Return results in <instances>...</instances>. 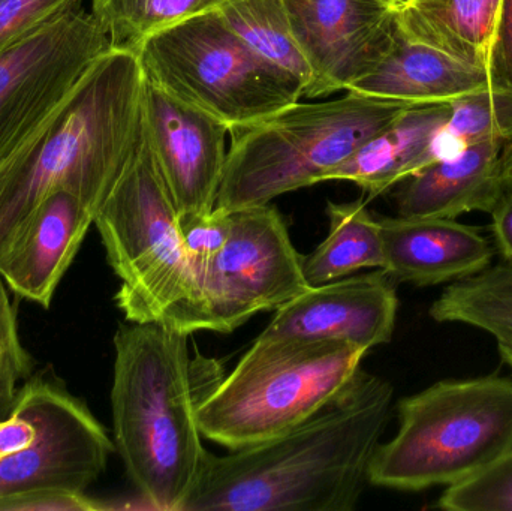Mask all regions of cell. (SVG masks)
Returning <instances> with one entry per match:
<instances>
[{"label":"cell","mask_w":512,"mask_h":511,"mask_svg":"<svg viewBox=\"0 0 512 511\" xmlns=\"http://www.w3.org/2000/svg\"><path fill=\"white\" fill-rule=\"evenodd\" d=\"M384 270L417 287L447 284L490 267L489 240L469 225L445 218H382Z\"/></svg>","instance_id":"cell-16"},{"label":"cell","mask_w":512,"mask_h":511,"mask_svg":"<svg viewBox=\"0 0 512 511\" xmlns=\"http://www.w3.org/2000/svg\"><path fill=\"white\" fill-rule=\"evenodd\" d=\"M101 504L86 494L68 491H39L20 495L0 503V511H93Z\"/></svg>","instance_id":"cell-29"},{"label":"cell","mask_w":512,"mask_h":511,"mask_svg":"<svg viewBox=\"0 0 512 511\" xmlns=\"http://www.w3.org/2000/svg\"><path fill=\"white\" fill-rule=\"evenodd\" d=\"M230 213V234L207 269L180 332L231 333L259 312L277 311L310 287L288 227L270 204Z\"/></svg>","instance_id":"cell-9"},{"label":"cell","mask_w":512,"mask_h":511,"mask_svg":"<svg viewBox=\"0 0 512 511\" xmlns=\"http://www.w3.org/2000/svg\"><path fill=\"white\" fill-rule=\"evenodd\" d=\"M495 83L490 69L411 41L399 30L396 44L378 68L349 90L414 105L451 104Z\"/></svg>","instance_id":"cell-18"},{"label":"cell","mask_w":512,"mask_h":511,"mask_svg":"<svg viewBox=\"0 0 512 511\" xmlns=\"http://www.w3.org/2000/svg\"><path fill=\"white\" fill-rule=\"evenodd\" d=\"M93 221V213L72 192L60 189L47 195L21 222L0 255V276L9 290L50 308Z\"/></svg>","instance_id":"cell-15"},{"label":"cell","mask_w":512,"mask_h":511,"mask_svg":"<svg viewBox=\"0 0 512 511\" xmlns=\"http://www.w3.org/2000/svg\"><path fill=\"white\" fill-rule=\"evenodd\" d=\"M493 234L504 263L512 264V189H507L492 210Z\"/></svg>","instance_id":"cell-31"},{"label":"cell","mask_w":512,"mask_h":511,"mask_svg":"<svg viewBox=\"0 0 512 511\" xmlns=\"http://www.w3.org/2000/svg\"><path fill=\"white\" fill-rule=\"evenodd\" d=\"M366 354L345 342L258 336L201 402V432L228 450L277 437L340 398Z\"/></svg>","instance_id":"cell-6"},{"label":"cell","mask_w":512,"mask_h":511,"mask_svg":"<svg viewBox=\"0 0 512 511\" xmlns=\"http://www.w3.org/2000/svg\"><path fill=\"white\" fill-rule=\"evenodd\" d=\"M14 411L30 420L35 435L29 446L0 459V503L39 491L86 494L107 470L113 441L53 369L33 372Z\"/></svg>","instance_id":"cell-10"},{"label":"cell","mask_w":512,"mask_h":511,"mask_svg":"<svg viewBox=\"0 0 512 511\" xmlns=\"http://www.w3.org/2000/svg\"><path fill=\"white\" fill-rule=\"evenodd\" d=\"M430 317L436 323L463 324L486 332L512 369V264L502 261L453 282L433 302Z\"/></svg>","instance_id":"cell-22"},{"label":"cell","mask_w":512,"mask_h":511,"mask_svg":"<svg viewBox=\"0 0 512 511\" xmlns=\"http://www.w3.org/2000/svg\"><path fill=\"white\" fill-rule=\"evenodd\" d=\"M110 50L107 33L80 5L0 51V165Z\"/></svg>","instance_id":"cell-11"},{"label":"cell","mask_w":512,"mask_h":511,"mask_svg":"<svg viewBox=\"0 0 512 511\" xmlns=\"http://www.w3.org/2000/svg\"><path fill=\"white\" fill-rule=\"evenodd\" d=\"M393 386L361 371L336 401L289 431L210 455L185 511H351L393 407Z\"/></svg>","instance_id":"cell-1"},{"label":"cell","mask_w":512,"mask_h":511,"mask_svg":"<svg viewBox=\"0 0 512 511\" xmlns=\"http://www.w3.org/2000/svg\"><path fill=\"white\" fill-rule=\"evenodd\" d=\"M399 429L379 444L369 483L418 492L474 479L512 452V380L439 381L397 405Z\"/></svg>","instance_id":"cell-5"},{"label":"cell","mask_w":512,"mask_h":511,"mask_svg":"<svg viewBox=\"0 0 512 511\" xmlns=\"http://www.w3.org/2000/svg\"><path fill=\"white\" fill-rule=\"evenodd\" d=\"M218 11L252 50L291 72L306 89L312 74L292 35L283 0H228Z\"/></svg>","instance_id":"cell-25"},{"label":"cell","mask_w":512,"mask_h":511,"mask_svg":"<svg viewBox=\"0 0 512 511\" xmlns=\"http://www.w3.org/2000/svg\"><path fill=\"white\" fill-rule=\"evenodd\" d=\"M330 227L321 245L303 257L310 287L346 278L364 269H384L381 227L366 201L328 203Z\"/></svg>","instance_id":"cell-21"},{"label":"cell","mask_w":512,"mask_h":511,"mask_svg":"<svg viewBox=\"0 0 512 511\" xmlns=\"http://www.w3.org/2000/svg\"><path fill=\"white\" fill-rule=\"evenodd\" d=\"M414 104L348 90L331 101H300L233 131L215 209L270 204L319 182Z\"/></svg>","instance_id":"cell-4"},{"label":"cell","mask_w":512,"mask_h":511,"mask_svg":"<svg viewBox=\"0 0 512 511\" xmlns=\"http://www.w3.org/2000/svg\"><path fill=\"white\" fill-rule=\"evenodd\" d=\"M501 179L505 191L512 189V141L505 144L501 153Z\"/></svg>","instance_id":"cell-32"},{"label":"cell","mask_w":512,"mask_h":511,"mask_svg":"<svg viewBox=\"0 0 512 511\" xmlns=\"http://www.w3.org/2000/svg\"><path fill=\"white\" fill-rule=\"evenodd\" d=\"M450 104L412 105L396 122L334 168L328 180H346L363 189L367 200L379 197L421 170L433 134L447 122Z\"/></svg>","instance_id":"cell-19"},{"label":"cell","mask_w":512,"mask_h":511,"mask_svg":"<svg viewBox=\"0 0 512 511\" xmlns=\"http://www.w3.org/2000/svg\"><path fill=\"white\" fill-rule=\"evenodd\" d=\"M143 117L147 143L173 198L180 225L209 216L215 210L224 176L230 128L168 95L147 78Z\"/></svg>","instance_id":"cell-13"},{"label":"cell","mask_w":512,"mask_h":511,"mask_svg":"<svg viewBox=\"0 0 512 511\" xmlns=\"http://www.w3.org/2000/svg\"><path fill=\"white\" fill-rule=\"evenodd\" d=\"M93 224L117 278V308L132 323L173 327L192 294L179 213L143 131Z\"/></svg>","instance_id":"cell-8"},{"label":"cell","mask_w":512,"mask_h":511,"mask_svg":"<svg viewBox=\"0 0 512 511\" xmlns=\"http://www.w3.org/2000/svg\"><path fill=\"white\" fill-rule=\"evenodd\" d=\"M228 0H92V15L113 50L138 53L146 39L195 15L218 11Z\"/></svg>","instance_id":"cell-24"},{"label":"cell","mask_w":512,"mask_h":511,"mask_svg":"<svg viewBox=\"0 0 512 511\" xmlns=\"http://www.w3.org/2000/svg\"><path fill=\"white\" fill-rule=\"evenodd\" d=\"M33 366L18 335L17 312L9 299L8 285L0 276V422L14 413L18 384L32 377Z\"/></svg>","instance_id":"cell-26"},{"label":"cell","mask_w":512,"mask_h":511,"mask_svg":"<svg viewBox=\"0 0 512 511\" xmlns=\"http://www.w3.org/2000/svg\"><path fill=\"white\" fill-rule=\"evenodd\" d=\"M189 336L132 321L114 335V447L153 510L185 511L210 458L198 408L222 375L212 360L192 359Z\"/></svg>","instance_id":"cell-2"},{"label":"cell","mask_w":512,"mask_h":511,"mask_svg":"<svg viewBox=\"0 0 512 511\" xmlns=\"http://www.w3.org/2000/svg\"><path fill=\"white\" fill-rule=\"evenodd\" d=\"M504 0H411L397 14L405 38L492 69Z\"/></svg>","instance_id":"cell-20"},{"label":"cell","mask_w":512,"mask_h":511,"mask_svg":"<svg viewBox=\"0 0 512 511\" xmlns=\"http://www.w3.org/2000/svg\"><path fill=\"white\" fill-rule=\"evenodd\" d=\"M83 0H0V51L56 20Z\"/></svg>","instance_id":"cell-28"},{"label":"cell","mask_w":512,"mask_h":511,"mask_svg":"<svg viewBox=\"0 0 512 511\" xmlns=\"http://www.w3.org/2000/svg\"><path fill=\"white\" fill-rule=\"evenodd\" d=\"M492 69L496 83L512 86V0L502 2Z\"/></svg>","instance_id":"cell-30"},{"label":"cell","mask_w":512,"mask_h":511,"mask_svg":"<svg viewBox=\"0 0 512 511\" xmlns=\"http://www.w3.org/2000/svg\"><path fill=\"white\" fill-rule=\"evenodd\" d=\"M385 2L390 3L397 12H400L402 9H405L409 3H411V0H385Z\"/></svg>","instance_id":"cell-33"},{"label":"cell","mask_w":512,"mask_h":511,"mask_svg":"<svg viewBox=\"0 0 512 511\" xmlns=\"http://www.w3.org/2000/svg\"><path fill=\"white\" fill-rule=\"evenodd\" d=\"M450 107L447 122L433 134L424 152L421 170L472 144L512 141V86L495 83L451 102Z\"/></svg>","instance_id":"cell-23"},{"label":"cell","mask_w":512,"mask_h":511,"mask_svg":"<svg viewBox=\"0 0 512 511\" xmlns=\"http://www.w3.org/2000/svg\"><path fill=\"white\" fill-rule=\"evenodd\" d=\"M144 77L218 119L230 131L249 128L303 98L291 72L252 50L219 11L161 30L138 50Z\"/></svg>","instance_id":"cell-7"},{"label":"cell","mask_w":512,"mask_h":511,"mask_svg":"<svg viewBox=\"0 0 512 511\" xmlns=\"http://www.w3.org/2000/svg\"><path fill=\"white\" fill-rule=\"evenodd\" d=\"M292 35L310 68L303 98L351 89L399 38V12L385 0H283Z\"/></svg>","instance_id":"cell-12"},{"label":"cell","mask_w":512,"mask_h":511,"mask_svg":"<svg viewBox=\"0 0 512 511\" xmlns=\"http://www.w3.org/2000/svg\"><path fill=\"white\" fill-rule=\"evenodd\" d=\"M144 80L137 53L111 48L0 165V255L51 192H72L96 215L143 137Z\"/></svg>","instance_id":"cell-3"},{"label":"cell","mask_w":512,"mask_h":511,"mask_svg":"<svg viewBox=\"0 0 512 511\" xmlns=\"http://www.w3.org/2000/svg\"><path fill=\"white\" fill-rule=\"evenodd\" d=\"M504 146L499 141L472 144L403 180L396 194L399 216L456 219L465 213H492L505 194Z\"/></svg>","instance_id":"cell-17"},{"label":"cell","mask_w":512,"mask_h":511,"mask_svg":"<svg viewBox=\"0 0 512 511\" xmlns=\"http://www.w3.org/2000/svg\"><path fill=\"white\" fill-rule=\"evenodd\" d=\"M396 284L375 269L309 287L274 311L259 336L345 342L367 351L388 344L399 309Z\"/></svg>","instance_id":"cell-14"},{"label":"cell","mask_w":512,"mask_h":511,"mask_svg":"<svg viewBox=\"0 0 512 511\" xmlns=\"http://www.w3.org/2000/svg\"><path fill=\"white\" fill-rule=\"evenodd\" d=\"M438 507L447 511H512V452L474 479L448 486Z\"/></svg>","instance_id":"cell-27"}]
</instances>
